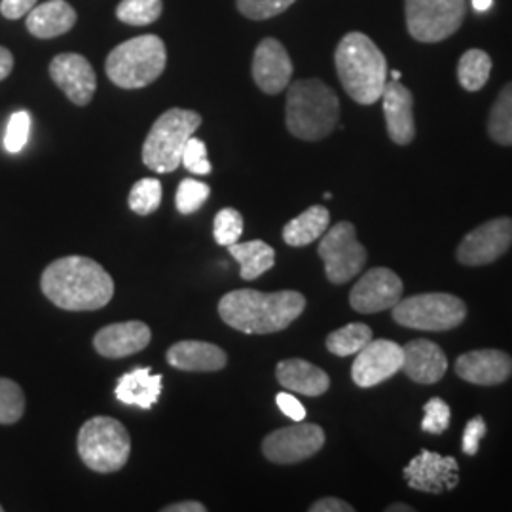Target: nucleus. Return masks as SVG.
Masks as SVG:
<instances>
[{"instance_id":"nucleus-30","label":"nucleus","mask_w":512,"mask_h":512,"mask_svg":"<svg viewBox=\"0 0 512 512\" xmlns=\"http://www.w3.org/2000/svg\"><path fill=\"white\" fill-rule=\"evenodd\" d=\"M372 329L365 323H349L327 336V349L338 357L357 355L372 340Z\"/></svg>"},{"instance_id":"nucleus-2","label":"nucleus","mask_w":512,"mask_h":512,"mask_svg":"<svg viewBox=\"0 0 512 512\" xmlns=\"http://www.w3.org/2000/svg\"><path fill=\"white\" fill-rule=\"evenodd\" d=\"M306 310V298L296 291L260 293L239 289L224 294L219 315L232 329L245 334H272L291 327Z\"/></svg>"},{"instance_id":"nucleus-18","label":"nucleus","mask_w":512,"mask_h":512,"mask_svg":"<svg viewBox=\"0 0 512 512\" xmlns=\"http://www.w3.org/2000/svg\"><path fill=\"white\" fill-rule=\"evenodd\" d=\"M459 378L475 385H497L512 374V357L501 349H476L456 361Z\"/></svg>"},{"instance_id":"nucleus-14","label":"nucleus","mask_w":512,"mask_h":512,"mask_svg":"<svg viewBox=\"0 0 512 512\" xmlns=\"http://www.w3.org/2000/svg\"><path fill=\"white\" fill-rule=\"evenodd\" d=\"M404 348L391 340H370L351 366V378L359 387H374L403 370Z\"/></svg>"},{"instance_id":"nucleus-47","label":"nucleus","mask_w":512,"mask_h":512,"mask_svg":"<svg viewBox=\"0 0 512 512\" xmlns=\"http://www.w3.org/2000/svg\"><path fill=\"white\" fill-rule=\"evenodd\" d=\"M385 512H414V507L404 505V503H395V505H389Z\"/></svg>"},{"instance_id":"nucleus-26","label":"nucleus","mask_w":512,"mask_h":512,"mask_svg":"<svg viewBox=\"0 0 512 512\" xmlns=\"http://www.w3.org/2000/svg\"><path fill=\"white\" fill-rule=\"evenodd\" d=\"M330 213L323 205H311L304 213L294 217L283 228V239L291 247H306L315 239L323 238L329 230Z\"/></svg>"},{"instance_id":"nucleus-23","label":"nucleus","mask_w":512,"mask_h":512,"mask_svg":"<svg viewBox=\"0 0 512 512\" xmlns=\"http://www.w3.org/2000/svg\"><path fill=\"white\" fill-rule=\"evenodd\" d=\"M277 382L285 389L306 397H319L330 387L329 374L304 359H287L275 368Z\"/></svg>"},{"instance_id":"nucleus-43","label":"nucleus","mask_w":512,"mask_h":512,"mask_svg":"<svg viewBox=\"0 0 512 512\" xmlns=\"http://www.w3.org/2000/svg\"><path fill=\"white\" fill-rule=\"evenodd\" d=\"M310 512H353V507L338 497H325L315 501L310 507Z\"/></svg>"},{"instance_id":"nucleus-17","label":"nucleus","mask_w":512,"mask_h":512,"mask_svg":"<svg viewBox=\"0 0 512 512\" xmlns=\"http://www.w3.org/2000/svg\"><path fill=\"white\" fill-rule=\"evenodd\" d=\"M293 76V61L285 46L275 38H264L256 46L253 57V78L256 86L268 95L283 92Z\"/></svg>"},{"instance_id":"nucleus-25","label":"nucleus","mask_w":512,"mask_h":512,"mask_svg":"<svg viewBox=\"0 0 512 512\" xmlns=\"http://www.w3.org/2000/svg\"><path fill=\"white\" fill-rule=\"evenodd\" d=\"M162 374L154 376L152 370L145 368H135L133 372H128L120 376L116 384V399L120 403L129 404V406H139L143 410H150L154 404L158 403L162 395Z\"/></svg>"},{"instance_id":"nucleus-24","label":"nucleus","mask_w":512,"mask_h":512,"mask_svg":"<svg viewBox=\"0 0 512 512\" xmlns=\"http://www.w3.org/2000/svg\"><path fill=\"white\" fill-rule=\"evenodd\" d=\"M25 23L33 37H61L73 29L76 23V10L67 0H48L31 10Z\"/></svg>"},{"instance_id":"nucleus-35","label":"nucleus","mask_w":512,"mask_h":512,"mask_svg":"<svg viewBox=\"0 0 512 512\" xmlns=\"http://www.w3.org/2000/svg\"><path fill=\"white\" fill-rule=\"evenodd\" d=\"M213 234H215V241L222 247L238 243L243 234V217L238 209H232V207L220 209L215 217Z\"/></svg>"},{"instance_id":"nucleus-1","label":"nucleus","mask_w":512,"mask_h":512,"mask_svg":"<svg viewBox=\"0 0 512 512\" xmlns=\"http://www.w3.org/2000/svg\"><path fill=\"white\" fill-rule=\"evenodd\" d=\"M44 296L61 310H101L114 296V281L107 270L88 256H63L40 277Z\"/></svg>"},{"instance_id":"nucleus-32","label":"nucleus","mask_w":512,"mask_h":512,"mask_svg":"<svg viewBox=\"0 0 512 512\" xmlns=\"http://www.w3.org/2000/svg\"><path fill=\"white\" fill-rule=\"evenodd\" d=\"M129 209L135 215H152L162 203V183L158 179H141L129 192Z\"/></svg>"},{"instance_id":"nucleus-49","label":"nucleus","mask_w":512,"mask_h":512,"mask_svg":"<svg viewBox=\"0 0 512 512\" xmlns=\"http://www.w3.org/2000/svg\"><path fill=\"white\" fill-rule=\"evenodd\" d=\"M0 512H2V505H0Z\"/></svg>"},{"instance_id":"nucleus-44","label":"nucleus","mask_w":512,"mask_h":512,"mask_svg":"<svg viewBox=\"0 0 512 512\" xmlns=\"http://www.w3.org/2000/svg\"><path fill=\"white\" fill-rule=\"evenodd\" d=\"M164 512H205L207 507L200 501H179L173 505H167L162 509Z\"/></svg>"},{"instance_id":"nucleus-46","label":"nucleus","mask_w":512,"mask_h":512,"mask_svg":"<svg viewBox=\"0 0 512 512\" xmlns=\"http://www.w3.org/2000/svg\"><path fill=\"white\" fill-rule=\"evenodd\" d=\"M492 4H494V0H473V8L476 12H486L492 8Z\"/></svg>"},{"instance_id":"nucleus-36","label":"nucleus","mask_w":512,"mask_h":512,"mask_svg":"<svg viewBox=\"0 0 512 512\" xmlns=\"http://www.w3.org/2000/svg\"><path fill=\"white\" fill-rule=\"evenodd\" d=\"M29 133H31V114L27 110L14 112L8 120L6 133H4V148L10 154H18L27 145Z\"/></svg>"},{"instance_id":"nucleus-37","label":"nucleus","mask_w":512,"mask_h":512,"mask_svg":"<svg viewBox=\"0 0 512 512\" xmlns=\"http://www.w3.org/2000/svg\"><path fill=\"white\" fill-rule=\"evenodd\" d=\"M296 0H238V10L245 18L262 21L289 10Z\"/></svg>"},{"instance_id":"nucleus-3","label":"nucleus","mask_w":512,"mask_h":512,"mask_svg":"<svg viewBox=\"0 0 512 512\" xmlns=\"http://www.w3.org/2000/svg\"><path fill=\"white\" fill-rule=\"evenodd\" d=\"M336 73L349 97L359 105H374L382 99L387 84V59L382 50L363 33H348L340 40Z\"/></svg>"},{"instance_id":"nucleus-40","label":"nucleus","mask_w":512,"mask_h":512,"mask_svg":"<svg viewBox=\"0 0 512 512\" xmlns=\"http://www.w3.org/2000/svg\"><path fill=\"white\" fill-rule=\"evenodd\" d=\"M486 431H488L486 429V421H484L482 416H475L473 420L469 421L465 425V431H463V444H461L463 454L476 456L480 442L486 437Z\"/></svg>"},{"instance_id":"nucleus-31","label":"nucleus","mask_w":512,"mask_h":512,"mask_svg":"<svg viewBox=\"0 0 512 512\" xmlns=\"http://www.w3.org/2000/svg\"><path fill=\"white\" fill-rule=\"evenodd\" d=\"M162 0H122L116 8V16L133 27H145L162 16Z\"/></svg>"},{"instance_id":"nucleus-39","label":"nucleus","mask_w":512,"mask_h":512,"mask_svg":"<svg viewBox=\"0 0 512 512\" xmlns=\"http://www.w3.org/2000/svg\"><path fill=\"white\" fill-rule=\"evenodd\" d=\"M181 165H184L194 175H209L213 171V167H211L209 160H207V147H205V143L200 141V139H196L194 135L188 139V143L184 147Z\"/></svg>"},{"instance_id":"nucleus-16","label":"nucleus","mask_w":512,"mask_h":512,"mask_svg":"<svg viewBox=\"0 0 512 512\" xmlns=\"http://www.w3.org/2000/svg\"><path fill=\"white\" fill-rule=\"evenodd\" d=\"M50 76L57 88L69 97L78 107H86L92 103L97 76L92 63L78 54L55 55L50 63Z\"/></svg>"},{"instance_id":"nucleus-13","label":"nucleus","mask_w":512,"mask_h":512,"mask_svg":"<svg viewBox=\"0 0 512 512\" xmlns=\"http://www.w3.org/2000/svg\"><path fill=\"white\" fill-rule=\"evenodd\" d=\"M403 293V281L393 270L372 268L351 289L349 304L359 313L393 310L401 302Z\"/></svg>"},{"instance_id":"nucleus-10","label":"nucleus","mask_w":512,"mask_h":512,"mask_svg":"<svg viewBox=\"0 0 512 512\" xmlns=\"http://www.w3.org/2000/svg\"><path fill=\"white\" fill-rule=\"evenodd\" d=\"M325 264L330 283L344 285L361 274L366 262V249L357 241L355 226L342 220L323 234L317 249Z\"/></svg>"},{"instance_id":"nucleus-38","label":"nucleus","mask_w":512,"mask_h":512,"mask_svg":"<svg viewBox=\"0 0 512 512\" xmlns=\"http://www.w3.org/2000/svg\"><path fill=\"white\" fill-rule=\"evenodd\" d=\"M423 412H425V418L421 421V429L425 433L442 435L448 429L450 418H452V410L442 399H439V397L431 399L429 403L423 406Z\"/></svg>"},{"instance_id":"nucleus-9","label":"nucleus","mask_w":512,"mask_h":512,"mask_svg":"<svg viewBox=\"0 0 512 512\" xmlns=\"http://www.w3.org/2000/svg\"><path fill=\"white\" fill-rule=\"evenodd\" d=\"M467 14L465 0H404L406 29L423 44L452 37Z\"/></svg>"},{"instance_id":"nucleus-6","label":"nucleus","mask_w":512,"mask_h":512,"mask_svg":"<svg viewBox=\"0 0 512 512\" xmlns=\"http://www.w3.org/2000/svg\"><path fill=\"white\" fill-rule=\"evenodd\" d=\"M202 126V116L194 110L169 109L148 131L143 145V162L156 173H171L183 160L188 139Z\"/></svg>"},{"instance_id":"nucleus-4","label":"nucleus","mask_w":512,"mask_h":512,"mask_svg":"<svg viewBox=\"0 0 512 512\" xmlns=\"http://www.w3.org/2000/svg\"><path fill=\"white\" fill-rule=\"evenodd\" d=\"M285 120L296 139L321 141L338 126V95L319 78L296 80L287 93Z\"/></svg>"},{"instance_id":"nucleus-19","label":"nucleus","mask_w":512,"mask_h":512,"mask_svg":"<svg viewBox=\"0 0 512 512\" xmlns=\"http://www.w3.org/2000/svg\"><path fill=\"white\" fill-rule=\"evenodd\" d=\"M384 114L387 133L393 143L406 147L416 137L414 122V97L408 88H404L399 80H391L385 84Z\"/></svg>"},{"instance_id":"nucleus-15","label":"nucleus","mask_w":512,"mask_h":512,"mask_svg":"<svg viewBox=\"0 0 512 512\" xmlns=\"http://www.w3.org/2000/svg\"><path fill=\"white\" fill-rule=\"evenodd\" d=\"M404 478L412 490L439 495L458 486L459 463L452 456L421 450L420 456L404 467Z\"/></svg>"},{"instance_id":"nucleus-12","label":"nucleus","mask_w":512,"mask_h":512,"mask_svg":"<svg viewBox=\"0 0 512 512\" xmlns=\"http://www.w3.org/2000/svg\"><path fill=\"white\" fill-rule=\"evenodd\" d=\"M512 245V219L488 220L469 232L459 243L458 260L465 266L492 264L505 255Z\"/></svg>"},{"instance_id":"nucleus-48","label":"nucleus","mask_w":512,"mask_h":512,"mask_svg":"<svg viewBox=\"0 0 512 512\" xmlns=\"http://www.w3.org/2000/svg\"><path fill=\"white\" fill-rule=\"evenodd\" d=\"M391 80H401V71H393L391 73Z\"/></svg>"},{"instance_id":"nucleus-21","label":"nucleus","mask_w":512,"mask_h":512,"mask_svg":"<svg viewBox=\"0 0 512 512\" xmlns=\"http://www.w3.org/2000/svg\"><path fill=\"white\" fill-rule=\"evenodd\" d=\"M403 370L416 384H437L448 370V359L435 342L414 340L404 346Z\"/></svg>"},{"instance_id":"nucleus-8","label":"nucleus","mask_w":512,"mask_h":512,"mask_svg":"<svg viewBox=\"0 0 512 512\" xmlns=\"http://www.w3.org/2000/svg\"><path fill=\"white\" fill-rule=\"evenodd\" d=\"M467 317L463 300L448 293H425L401 298L393 308V319L401 327L444 332L459 327Z\"/></svg>"},{"instance_id":"nucleus-5","label":"nucleus","mask_w":512,"mask_h":512,"mask_svg":"<svg viewBox=\"0 0 512 512\" xmlns=\"http://www.w3.org/2000/svg\"><path fill=\"white\" fill-rule=\"evenodd\" d=\"M167 63L164 40L156 35L131 38L116 46L105 63L110 82L122 90H139L156 82Z\"/></svg>"},{"instance_id":"nucleus-34","label":"nucleus","mask_w":512,"mask_h":512,"mask_svg":"<svg viewBox=\"0 0 512 512\" xmlns=\"http://www.w3.org/2000/svg\"><path fill=\"white\" fill-rule=\"evenodd\" d=\"M209 194H211V188L207 184L194 181V179H184L179 184V190L175 196L177 211L181 215H192V213L200 211L203 203L207 202Z\"/></svg>"},{"instance_id":"nucleus-42","label":"nucleus","mask_w":512,"mask_h":512,"mask_svg":"<svg viewBox=\"0 0 512 512\" xmlns=\"http://www.w3.org/2000/svg\"><path fill=\"white\" fill-rule=\"evenodd\" d=\"M37 6V0H2L0 14L6 19H19L27 16Z\"/></svg>"},{"instance_id":"nucleus-33","label":"nucleus","mask_w":512,"mask_h":512,"mask_svg":"<svg viewBox=\"0 0 512 512\" xmlns=\"http://www.w3.org/2000/svg\"><path fill=\"white\" fill-rule=\"evenodd\" d=\"M25 395L14 380L0 378V425H12L23 418Z\"/></svg>"},{"instance_id":"nucleus-20","label":"nucleus","mask_w":512,"mask_h":512,"mask_svg":"<svg viewBox=\"0 0 512 512\" xmlns=\"http://www.w3.org/2000/svg\"><path fill=\"white\" fill-rule=\"evenodd\" d=\"M152 332L143 321L114 323L99 330L93 338V348L107 359H122L147 348Z\"/></svg>"},{"instance_id":"nucleus-27","label":"nucleus","mask_w":512,"mask_h":512,"mask_svg":"<svg viewBox=\"0 0 512 512\" xmlns=\"http://www.w3.org/2000/svg\"><path fill=\"white\" fill-rule=\"evenodd\" d=\"M228 251L236 258V262H239V275L247 281H253L274 268V247H270L260 239L247 241V243L238 241L234 245H228Z\"/></svg>"},{"instance_id":"nucleus-7","label":"nucleus","mask_w":512,"mask_h":512,"mask_svg":"<svg viewBox=\"0 0 512 512\" xmlns=\"http://www.w3.org/2000/svg\"><path fill=\"white\" fill-rule=\"evenodd\" d=\"M78 456L88 469L101 475L120 471L128 463L131 439L124 423L109 416L86 421L78 433Z\"/></svg>"},{"instance_id":"nucleus-22","label":"nucleus","mask_w":512,"mask_h":512,"mask_svg":"<svg viewBox=\"0 0 512 512\" xmlns=\"http://www.w3.org/2000/svg\"><path fill=\"white\" fill-rule=\"evenodd\" d=\"M165 361L184 372H219L228 363V357L215 344L184 340L167 349Z\"/></svg>"},{"instance_id":"nucleus-41","label":"nucleus","mask_w":512,"mask_h":512,"mask_svg":"<svg viewBox=\"0 0 512 512\" xmlns=\"http://www.w3.org/2000/svg\"><path fill=\"white\" fill-rule=\"evenodd\" d=\"M275 401H277L279 410H281L287 418H291L293 421L306 420V408H304V404L300 403L291 393H279V395L275 397Z\"/></svg>"},{"instance_id":"nucleus-11","label":"nucleus","mask_w":512,"mask_h":512,"mask_svg":"<svg viewBox=\"0 0 512 512\" xmlns=\"http://www.w3.org/2000/svg\"><path fill=\"white\" fill-rule=\"evenodd\" d=\"M325 446V431L315 423L294 421L291 427L277 429L262 442L266 459L277 465H293L315 456Z\"/></svg>"},{"instance_id":"nucleus-29","label":"nucleus","mask_w":512,"mask_h":512,"mask_svg":"<svg viewBox=\"0 0 512 512\" xmlns=\"http://www.w3.org/2000/svg\"><path fill=\"white\" fill-rule=\"evenodd\" d=\"M488 133L497 145L512 147V82L495 99L488 118Z\"/></svg>"},{"instance_id":"nucleus-45","label":"nucleus","mask_w":512,"mask_h":512,"mask_svg":"<svg viewBox=\"0 0 512 512\" xmlns=\"http://www.w3.org/2000/svg\"><path fill=\"white\" fill-rule=\"evenodd\" d=\"M12 69H14V55L4 46H0V82L10 76Z\"/></svg>"},{"instance_id":"nucleus-28","label":"nucleus","mask_w":512,"mask_h":512,"mask_svg":"<svg viewBox=\"0 0 512 512\" xmlns=\"http://www.w3.org/2000/svg\"><path fill=\"white\" fill-rule=\"evenodd\" d=\"M492 73V57L484 50H467L458 63V80L463 90L478 92L486 86Z\"/></svg>"}]
</instances>
